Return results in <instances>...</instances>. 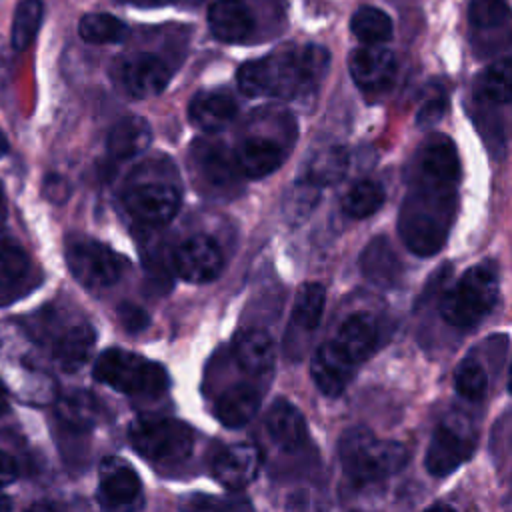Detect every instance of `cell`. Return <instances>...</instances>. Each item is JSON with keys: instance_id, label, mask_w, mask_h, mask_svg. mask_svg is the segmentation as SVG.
Returning <instances> with one entry per match:
<instances>
[{"instance_id": "10", "label": "cell", "mask_w": 512, "mask_h": 512, "mask_svg": "<svg viewBox=\"0 0 512 512\" xmlns=\"http://www.w3.org/2000/svg\"><path fill=\"white\" fill-rule=\"evenodd\" d=\"M288 150L290 140L252 130L236 144L232 154L244 178H264L280 168Z\"/></svg>"}, {"instance_id": "25", "label": "cell", "mask_w": 512, "mask_h": 512, "mask_svg": "<svg viewBox=\"0 0 512 512\" xmlns=\"http://www.w3.org/2000/svg\"><path fill=\"white\" fill-rule=\"evenodd\" d=\"M152 142V128L142 116L118 120L106 138V150L114 160H130L142 154Z\"/></svg>"}, {"instance_id": "13", "label": "cell", "mask_w": 512, "mask_h": 512, "mask_svg": "<svg viewBox=\"0 0 512 512\" xmlns=\"http://www.w3.org/2000/svg\"><path fill=\"white\" fill-rule=\"evenodd\" d=\"M350 74L366 94L384 92L394 82L396 58L384 44H364L350 54Z\"/></svg>"}, {"instance_id": "30", "label": "cell", "mask_w": 512, "mask_h": 512, "mask_svg": "<svg viewBox=\"0 0 512 512\" xmlns=\"http://www.w3.org/2000/svg\"><path fill=\"white\" fill-rule=\"evenodd\" d=\"M128 26L106 12H92L80 18L78 34L88 44H118L128 36Z\"/></svg>"}, {"instance_id": "24", "label": "cell", "mask_w": 512, "mask_h": 512, "mask_svg": "<svg viewBox=\"0 0 512 512\" xmlns=\"http://www.w3.org/2000/svg\"><path fill=\"white\" fill-rule=\"evenodd\" d=\"M96 342V332L88 322L72 324L52 338V354L64 372H76L88 360Z\"/></svg>"}, {"instance_id": "45", "label": "cell", "mask_w": 512, "mask_h": 512, "mask_svg": "<svg viewBox=\"0 0 512 512\" xmlns=\"http://www.w3.org/2000/svg\"><path fill=\"white\" fill-rule=\"evenodd\" d=\"M10 508H12L10 498L4 496V494H0V512H6V510H10Z\"/></svg>"}, {"instance_id": "38", "label": "cell", "mask_w": 512, "mask_h": 512, "mask_svg": "<svg viewBox=\"0 0 512 512\" xmlns=\"http://www.w3.org/2000/svg\"><path fill=\"white\" fill-rule=\"evenodd\" d=\"M510 6L506 0H472L468 6V20L474 28L492 30L506 24Z\"/></svg>"}, {"instance_id": "9", "label": "cell", "mask_w": 512, "mask_h": 512, "mask_svg": "<svg viewBox=\"0 0 512 512\" xmlns=\"http://www.w3.org/2000/svg\"><path fill=\"white\" fill-rule=\"evenodd\" d=\"M190 156L194 170L206 190H212L216 194H228L238 190V180L242 174L236 166L232 150L226 148L222 142L196 140Z\"/></svg>"}, {"instance_id": "19", "label": "cell", "mask_w": 512, "mask_h": 512, "mask_svg": "<svg viewBox=\"0 0 512 512\" xmlns=\"http://www.w3.org/2000/svg\"><path fill=\"white\" fill-rule=\"evenodd\" d=\"M360 272L378 288H394L402 276V262L386 236L372 238L358 258Z\"/></svg>"}, {"instance_id": "35", "label": "cell", "mask_w": 512, "mask_h": 512, "mask_svg": "<svg viewBox=\"0 0 512 512\" xmlns=\"http://www.w3.org/2000/svg\"><path fill=\"white\" fill-rule=\"evenodd\" d=\"M320 200V188L314 186L312 182H308L306 178L294 182L282 200V210L286 220H290L292 224H298L302 220H306L310 216V212L316 208Z\"/></svg>"}, {"instance_id": "14", "label": "cell", "mask_w": 512, "mask_h": 512, "mask_svg": "<svg viewBox=\"0 0 512 512\" xmlns=\"http://www.w3.org/2000/svg\"><path fill=\"white\" fill-rule=\"evenodd\" d=\"M472 452L474 440L456 430L452 424L444 422L434 430L430 438L424 464L432 476L442 478L462 466L472 456Z\"/></svg>"}, {"instance_id": "7", "label": "cell", "mask_w": 512, "mask_h": 512, "mask_svg": "<svg viewBox=\"0 0 512 512\" xmlns=\"http://www.w3.org/2000/svg\"><path fill=\"white\" fill-rule=\"evenodd\" d=\"M132 448L154 464L184 462L194 450L192 428L174 418H138L130 424Z\"/></svg>"}, {"instance_id": "18", "label": "cell", "mask_w": 512, "mask_h": 512, "mask_svg": "<svg viewBox=\"0 0 512 512\" xmlns=\"http://www.w3.org/2000/svg\"><path fill=\"white\" fill-rule=\"evenodd\" d=\"M142 492L136 470L122 458H104L100 466V488L98 500L106 508L130 506Z\"/></svg>"}, {"instance_id": "11", "label": "cell", "mask_w": 512, "mask_h": 512, "mask_svg": "<svg viewBox=\"0 0 512 512\" xmlns=\"http://www.w3.org/2000/svg\"><path fill=\"white\" fill-rule=\"evenodd\" d=\"M174 272L190 284H204L214 280L224 264L220 246L204 234L186 238L172 256Z\"/></svg>"}, {"instance_id": "41", "label": "cell", "mask_w": 512, "mask_h": 512, "mask_svg": "<svg viewBox=\"0 0 512 512\" xmlns=\"http://www.w3.org/2000/svg\"><path fill=\"white\" fill-rule=\"evenodd\" d=\"M42 192L50 202L62 204L70 196V184L60 174H48L42 182Z\"/></svg>"}, {"instance_id": "12", "label": "cell", "mask_w": 512, "mask_h": 512, "mask_svg": "<svg viewBox=\"0 0 512 512\" xmlns=\"http://www.w3.org/2000/svg\"><path fill=\"white\" fill-rule=\"evenodd\" d=\"M120 86L134 98L158 96L170 82L168 64L150 52H138L122 58L116 68Z\"/></svg>"}, {"instance_id": "20", "label": "cell", "mask_w": 512, "mask_h": 512, "mask_svg": "<svg viewBox=\"0 0 512 512\" xmlns=\"http://www.w3.org/2000/svg\"><path fill=\"white\" fill-rule=\"evenodd\" d=\"M236 112V100L224 90H202L190 100L188 106L190 122L202 132L224 130L236 118Z\"/></svg>"}, {"instance_id": "4", "label": "cell", "mask_w": 512, "mask_h": 512, "mask_svg": "<svg viewBox=\"0 0 512 512\" xmlns=\"http://www.w3.org/2000/svg\"><path fill=\"white\" fill-rule=\"evenodd\" d=\"M344 474L354 484H370L400 472L408 460L404 444L374 436L364 426L346 430L338 442Z\"/></svg>"}, {"instance_id": "23", "label": "cell", "mask_w": 512, "mask_h": 512, "mask_svg": "<svg viewBox=\"0 0 512 512\" xmlns=\"http://www.w3.org/2000/svg\"><path fill=\"white\" fill-rule=\"evenodd\" d=\"M378 340V326L372 314L368 312H354L350 314L338 328L334 342L338 348L358 366L364 362L376 348Z\"/></svg>"}, {"instance_id": "15", "label": "cell", "mask_w": 512, "mask_h": 512, "mask_svg": "<svg viewBox=\"0 0 512 512\" xmlns=\"http://www.w3.org/2000/svg\"><path fill=\"white\" fill-rule=\"evenodd\" d=\"M38 278L30 256L12 240H0V306L24 298Z\"/></svg>"}, {"instance_id": "31", "label": "cell", "mask_w": 512, "mask_h": 512, "mask_svg": "<svg viewBox=\"0 0 512 512\" xmlns=\"http://www.w3.org/2000/svg\"><path fill=\"white\" fill-rule=\"evenodd\" d=\"M326 304V290L318 282H306L298 288L294 306H292V322L300 330H314L320 324L322 312Z\"/></svg>"}, {"instance_id": "33", "label": "cell", "mask_w": 512, "mask_h": 512, "mask_svg": "<svg viewBox=\"0 0 512 512\" xmlns=\"http://www.w3.org/2000/svg\"><path fill=\"white\" fill-rule=\"evenodd\" d=\"M386 192L374 180H360L356 182L342 198V210L350 218H368L384 204Z\"/></svg>"}, {"instance_id": "32", "label": "cell", "mask_w": 512, "mask_h": 512, "mask_svg": "<svg viewBox=\"0 0 512 512\" xmlns=\"http://www.w3.org/2000/svg\"><path fill=\"white\" fill-rule=\"evenodd\" d=\"M350 30L362 44H384L392 38V20L380 8L362 6L354 12Z\"/></svg>"}, {"instance_id": "46", "label": "cell", "mask_w": 512, "mask_h": 512, "mask_svg": "<svg viewBox=\"0 0 512 512\" xmlns=\"http://www.w3.org/2000/svg\"><path fill=\"white\" fill-rule=\"evenodd\" d=\"M6 220V202H4V194H2V186H0V224Z\"/></svg>"}, {"instance_id": "21", "label": "cell", "mask_w": 512, "mask_h": 512, "mask_svg": "<svg viewBox=\"0 0 512 512\" xmlns=\"http://www.w3.org/2000/svg\"><path fill=\"white\" fill-rule=\"evenodd\" d=\"M208 26L216 40L244 42L254 30V18L240 0H216L208 8Z\"/></svg>"}, {"instance_id": "22", "label": "cell", "mask_w": 512, "mask_h": 512, "mask_svg": "<svg viewBox=\"0 0 512 512\" xmlns=\"http://www.w3.org/2000/svg\"><path fill=\"white\" fill-rule=\"evenodd\" d=\"M232 356L242 372L250 376L268 374L274 364L272 340L260 328H244L232 340Z\"/></svg>"}, {"instance_id": "42", "label": "cell", "mask_w": 512, "mask_h": 512, "mask_svg": "<svg viewBox=\"0 0 512 512\" xmlns=\"http://www.w3.org/2000/svg\"><path fill=\"white\" fill-rule=\"evenodd\" d=\"M18 478V464L16 460L0 450V486H8Z\"/></svg>"}, {"instance_id": "17", "label": "cell", "mask_w": 512, "mask_h": 512, "mask_svg": "<svg viewBox=\"0 0 512 512\" xmlns=\"http://www.w3.org/2000/svg\"><path fill=\"white\" fill-rule=\"evenodd\" d=\"M356 364L338 348L334 340L324 342L312 356L310 362V376L316 388L334 398L340 396L354 374Z\"/></svg>"}, {"instance_id": "1", "label": "cell", "mask_w": 512, "mask_h": 512, "mask_svg": "<svg viewBox=\"0 0 512 512\" xmlns=\"http://www.w3.org/2000/svg\"><path fill=\"white\" fill-rule=\"evenodd\" d=\"M460 170H446L416 162L408 194L398 214V234L416 256L442 250L458 206Z\"/></svg>"}, {"instance_id": "8", "label": "cell", "mask_w": 512, "mask_h": 512, "mask_svg": "<svg viewBox=\"0 0 512 512\" xmlns=\"http://www.w3.org/2000/svg\"><path fill=\"white\" fill-rule=\"evenodd\" d=\"M66 264L72 276L90 290L118 282L126 262L106 244L92 238H74L66 244Z\"/></svg>"}, {"instance_id": "36", "label": "cell", "mask_w": 512, "mask_h": 512, "mask_svg": "<svg viewBox=\"0 0 512 512\" xmlns=\"http://www.w3.org/2000/svg\"><path fill=\"white\" fill-rule=\"evenodd\" d=\"M44 6L40 0H22L14 12L12 20V46L16 50H24L34 40L40 22H42Z\"/></svg>"}, {"instance_id": "43", "label": "cell", "mask_w": 512, "mask_h": 512, "mask_svg": "<svg viewBox=\"0 0 512 512\" xmlns=\"http://www.w3.org/2000/svg\"><path fill=\"white\" fill-rule=\"evenodd\" d=\"M8 412V394L4 390V386L0 384V416Z\"/></svg>"}, {"instance_id": "2", "label": "cell", "mask_w": 512, "mask_h": 512, "mask_svg": "<svg viewBox=\"0 0 512 512\" xmlns=\"http://www.w3.org/2000/svg\"><path fill=\"white\" fill-rule=\"evenodd\" d=\"M330 54L324 46H282L276 52L244 62L238 72V88L248 98L296 100L312 94L328 72Z\"/></svg>"}, {"instance_id": "29", "label": "cell", "mask_w": 512, "mask_h": 512, "mask_svg": "<svg viewBox=\"0 0 512 512\" xmlns=\"http://www.w3.org/2000/svg\"><path fill=\"white\" fill-rule=\"evenodd\" d=\"M348 162H350V156L344 146H338V144L322 146L310 156L304 170V178L318 188L332 186L344 178L348 170Z\"/></svg>"}, {"instance_id": "39", "label": "cell", "mask_w": 512, "mask_h": 512, "mask_svg": "<svg viewBox=\"0 0 512 512\" xmlns=\"http://www.w3.org/2000/svg\"><path fill=\"white\" fill-rule=\"evenodd\" d=\"M446 106H448V100L442 90L430 94L416 112V124L420 128H432L434 124H438L442 120Z\"/></svg>"}, {"instance_id": "3", "label": "cell", "mask_w": 512, "mask_h": 512, "mask_svg": "<svg viewBox=\"0 0 512 512\" xmlns=\"http://www.w3.org/2000/svg\"><path fill=\"white\" fill-rule=\"evenodd\" d=\"M174 176V168L166 162L140 166L130 176L122 190V206L136 224L158 228L176 216L182 192Z\"/></svg>"}, {"instance_id": "26", "label": "cell", "mask_w": 512, "mask_h": 512, "mask_svg": "<svg viewBox=\"0 0 512 512\" xmlns=\"http://www.w3.org/2000/svg\"><path fill=\"white\" fill-rule=\"evenodd\" d=\"M266 430L274 444L284 450H294L306 438V420L292 402L280 398L266 414Z\"/></svg>"}, {"instance_id": "6", "label": "cell", "mask_w": 512, "mask_h": 512, "mask_svg": "<svg viewBox=\"0 0 512 512\" xmlns=\"http://www.w3.org/2000/svg\"><path fill=\"white\" fill-rule=\"evenodd\" d=\"M92 374L98 382L130 396H160L170 384L162 364L122 348L104 350L98 356Z\"/></svg>"}, {"instance_id": "27", "label": "cell", "mask_w": 512, "mask_h": 512, "mask_svg": "<svg viewBox=\"0 0 512 512\" xmlns=\"http://www.w3.org/2000/svg\"><path fill=\"white\" fill-rule=\"evenodd\" d=\"M260 408V394L250 384H234L224 390L216 404L214 416L228 428H240L248 424Z\"/></svg>"}, {"instance_id": "28", "label": "cell", "mask_w": 512, "mask_h": 512, "mask_svg": "<svg viewBox=\"0 0 512 512\" xmlns=\"http://www.w3.org/2000/svg\"><path fill=\"white\" fill-rule=\"evenodd\" d=\"M56 414L68 432L84 434V432L92 430L102 420L104 408L94 394L76 390V392H70L64 398H60Z\"/></svg>"}, {"instance_id": "16", "label": "cell", "mask_w": 512, "mask_h": 512, "mask_svg": "<svg viewBox=\"0 0 512 512\" xmlns=\"http://www.w3.org/2000/svg\"><path fill=\"white\" fill-rule=\"evenodd\" d=\"M262 466V452L254 444H232L212 462L214 478L228 490H242L252 484Z\"/></svg>"}, {"instance_id": "34", "label": "cell", "mask_w": 512, "mask_h": 512, "mask_svg": "<svg viewBox=\"0 0 512 512\" xmlns=\"http://www.w3.org/2000/svg\"><path fill=\"white\" fill-rule=\"evenodd\" d=\"M510 58L496 60L478 78V94L490 104L510 102Z\"/></svg>"}, {"instance_id": "5", "label": "cell", "mask_w": 512, "mask_h": 512, "mask_svg": "<svg viewBox=\"0 0 512 512\" xmlns=\"http://www.w3.org/2000/svg\"><path fill=\"white\" fill-rule=\"evenodd\" d=\"M498 272L492 262L468 268L460 280L444 292L440 300V316L456 328L476 326L496 304Z\"/></svg>"}, {"instance_id": "44", "label": "cell", "mask_w": 512, "mask_h": 512, "mask_svg": "<svg viewBox=\"0 0 512 512\" xmlns=\"http://www.w3.org/2000/svg\"><path fill=\"white\" fill-rule=\"evenodd\" d=\"M8 148H10V144H8V138L4 136V132L0 130V156H4L6 152H8Z\"/></svg>"}, {"instance_id": "37", "label": "cell", "mask_w": 512, "mask_h": 512, "mask_svg": "<svg viewBox=\"0 0 512 512\" xmlns=\"http://www.w3.org/2000/svg\"><path fill=\"white\" fill-rule=\"evenodd\" d=\"M454 388L466 400L484 398L488 388V374L484 366L472 356L464 358L454 372Z\"/></svg>"}, {"instance_id": "40", "label": "cell", "mask_w": 512, "mask_h": 512, "mask_svg": "<svg viewBox=\"0 0 512 512\" xmlns=\"http://www.w3.org/2000/svg\"><path fill=\"white\" fill-rule=\"evenodd\" d=\"M118 314V320L122 324V328L130 334H138V332H144L148 326H150V316L148 312L134 304V302H122L116 310Z\"/></svg>"}, {"instance_id": "47", "label": "cell", "mask_w": 512, "mask_h": 512, "mask_svg": "<svg viewBox=\"0 0 512 512\" xmlns=\"http://www.w3.org/2000/svg\"><path fill=\"white\" fill-rule=\"evenodd\" d=\"M154 4H172V2H176V0H152Z\"/></svg>"}]
</instances>
